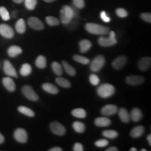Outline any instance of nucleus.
Instances as JSON below:
<instances>
[{"label": "nucleus", "instance_id": "nucleus-1", "mask_svg": "<svg viewBox=\"0 0 151 151\" xmlns=\"http://www.w3.org/2000/svg\"><path fill=\"white\" fill-rule=\"evenodd\" d=\"M85 29L88 32L93 34L103 35L109 33L108 27L95 23H87L85 25Z\"/></svg>", "mask_w": 151, "mask_h": 151}, {"label": "nucleus", "instance_id": "nucleus-2", "mask_svg": "<svg viewBox=\"0 0 151 151\" xmlns=\"http://www.w3.org/2000/svg\"><path fill=\"white\" fill-rule=\"evenodd\" d=\"M60 20L65 25H67L74 19V12L70 6H65L60 11Z\"/></svg>", "mask_w": 151, "mask_h": 151}, {"label": "nucleus", "instance_id": "nucleus-3", "mask_svg": "<svg viewBox=\"0 0 151 151\" xmlns=\"http://www.w3.org/2000/svg\"><path fill=\"white\" fill-rule=\"evenodd\" d=\"M97 93L100 97L108 98L114 94L115 88L109 83H104L97 88Z\"/></svg>", "mask_w": 151, "mask_h": 151}, {"label": "nucleus", "instance_id": "nucleus-4", "mask_svg": "<svg viewBox=\"0 0 151 151\" xmlns=\"http://www.w3.org/2000/svg\"><path fill=\"white\" fill-rule=\"evenodd\" d=\"M98 43L100 45L104 47H111L116 44L117 43V40L115 38V34L114 32L111 31L109 32V38H105L104 37L99 38L98 40Z\"/></svg>", "mask_w": 151, "mask_h": 151}, {"label": "nucleus", "instance_id": "nucleus-5", "mask_svg": "<svg viewBox=\"0 0 151 151\" xmlns=\"http://www.w3.org/2000/svg\"><path fill=\"white\" fill-rule=\"evenodd\" d=\"M105 63V59L102 55L96 57L90 64V69L93 72H97L103 68Z\"/></svg>", "mask_w": 151, "mask_h": 151}, {"label": "nucleus", "instance_id": "nucleus-6", "mask_svg": "<svg viewBox=\"0 0 151 151\" xmlns=\"http://www.w3.org/2000/svg\"><path fill=\"white\" fill-rule=\"evenodd\" d=\"M22 92L24 95L28 100L32 101H37L39 99L38 95L32 87L29 85H25L22 87Z\"/></svg>", "mask_w": 151, "mask_h": 151}, {"label": "nucleus", "instance_id": "nucleus-7", "mask_svg": "<svg viewBox=\"0 0 151 151\" xmlns=\"http://www.w3.org/2000/svg\"><path fill=\"white\" fill-rule=\"evenodd\" d=\"M50 129L53 133L57 135H65L66 130L65 127L57 122H53L50 125Z\"/></svg>", "mask_w": 151, "mask_h": 151}, {"label": "nucleus", "instance_id": "nucleus-8", "mask_svg": "<svg viewBox=\"0 0 151 151\" xmlns=\"http://www.w3.org/2000/svg\"><path fill=\"white\" fill-rule=\"evenodd\" d=\"M14 138L16 141L21 143H27L28 139L27 133L25 130L18 128L14 132Z\"/></svg>", "mask_w": 151, "mask_h": 151}, {"label": "nucleus", "instance_id": "nucleus-9", "mask_svg": "<svg viewBox=\"0 0 151 151\" xmlns=\"http://www.w3.org/2000/svg\"><path fill=\"white\" fill-rule=\"evenodd\" d=\"M0 34L5 38L11 39L14 36V32L10 26L2 24L0 25Z\"/></svg>", "mask_w": 151, "mask_h": 151}, {"label": "nucleus", "instance_id": "nucleus-10", "mask_svg": "<svg viewBox=\"0 0 151 151\" xmlns=\"http://www.w3.org/2000/svg\"><path fill=\"white\" fill-rule=\"evenodd\" d=\"M4 70L6 75L9 77H17L16 70L11 64V62L8 60H5L4 62Z\"/></svg>", "mask_w": 151, "mask_h": 151}, {"label": "nucleus", "instance_id": "nucleus-11", "mask_svg": "<svg viewBox=\"0 0 151 151\" xmlns=\"http://www.w3.org/2000/svg\"><path fill=\"white\" fill-rule=\"evenodd\" d=\"M125 81L129 85L138 86L144 82L145 78L141 76L132 75L127 77Z\"/></svg>", "mask_w": 151, "mask_h": 151}, {"label": "nucleus", "instance_id": "nucleus-12", "mask_svg": "<svg viewBox=\"0 0 151 151\" xmlns=\"http://www.w3.org/2000/svg\"><path fill=\"white\" fill-rule=\"evenodd\" d=\"M28 24L30 27L37 30H43L44 27L43 23L36 17H31L28 20Z\"/></svg>", "mask_w": 151, "mask_h": 151}, {"label": "nucleus", "instance_id": "nucleus-13", "mask_svg": "<svg viewBox=\"0 0 151 151\" xmlns=\"http://www.w3.org/2000/svg\"><path fill=\"white\" fill-rule=\"evenodd\" d=\"M127 57L124 55H120L114 60L112 62V66L113 67L114 69L116 70H119L124 67L125 65L127 64Z\"/></svg>", "mask_w": 151, "mask_h": 151}, {"label": "nucleus", "instance_id": "nucleus-14", "mask_svg": "<svg viewBox=\"0 0 151 151\" xmlns=\"http://www.w3.org/2000/svg\"><path fill=\"white\" fill-rule=\"evenodd\" d=\"M118 107L115 105H112V104H109L104 106L101 110V114L105 115V116H111L115 115V114L118 112Z\"/></svg>", "mask_w": 151, "mask_h": 151}, {"label": "nucleus", "instance_id": "nucleus-15", "mask_svg": "<svg viewBox=\"0 0 151 151\" xmlns=\"http://www.w3.org/2000/svg\"><path fill=\"white\" fill-rule=\"evenodd\" d=\"M2 83L6 88L10 92H14L15 90L16 86L14 80L11 77H6L2 79Z\"/></svg>", "mask_w": 151, "mask_h": 151}, {"label": "nucleus", "instance_id": "nucleus-16", "mask_svg": "<svg viewBox=\"0 0 151 151\" xmlns=\"http://www.w3.org/2000/svg\"><path fill=\"white\" fill-rule=\"evenodd\" d=\"M145 133V128L142 125H138L133 128L130 132V135L134 138H137L142 136Z\"/></svg>", "mask_w": 151, "mask_h": 151}, {"label": "nucleus", "instance_id": "nucleus-17", "mask_svg": "<svg viewBox=\"0 0 151 151\" xmlns=\"http://www.w3.org/2000/svg\"><path fill=\"white\" fill-rule=\"evenodd\" d=\"M151 59L150 57H143L140 59L138 63V67L140 70L145 71L148 69L151 65Z\"/></svg>", "mask_w": 151, "mask_h": 151}, {"label": "nucleus", "instance_id": "nucleus-18", "mask_svg": "<svg viewBox=\"0 0 151 151\" xmlns=\"http://www.w3.org/2000/svg\"><path fill=\"white\" fill-rule=\"evenodd\" d=\"M130 118L134 122H138L140 121L143 117V114L139 109L138 108H134L130 115Z\"/></svg>", "mask_w": 151, "mask_h": 151}, {"label": "nucleus", "instance_id": "nucleus-19", "mask_svg": "<svg viewBox=\"0 0 151 151\" xmlns=\"http://www.w3.org/2000/svg\"><path fill=\"white\" fill-rule=\"evenodd\" d=\"M111 120L106 117L97 118L95 120V124L99 127H106L111 124Z\"/></svg>", "mask_w": 151, "mask_h": 151}, {"label": "nucleus", "instance_id": "nucleus-20", "mask_svg": "<svg viewBox=\"0 0 151 151\" xmlns=\"http://www.w3.org/2000/svg\"><path fill=\"white\" fill-rule=\"evenodd\" d=\"M42 88L45 91L47 92L50 94L55 95L58 93V89L54 85L50 83H45L42 85Z\"/></svg>", "mask_w": 151, "mask_h": 151}, {"label": "nucleus", "instance_id": "nucleus-21", "mask_svg": "<svg viewBox=\"0 0 151 151\" xmlns=\"http://www.w3.org/2000/svg\"><path fill=\"white\" fill-rule=\"evenodd\" d=\"M22 52V48L17 45H12L7 50V53L9 55L12 57H15L16 56L20 55Z\"/></svg>", "mask_w": 151, "mask_h": 151}, {"label": "nucleus", "instance_id": "nucleus-22", "mask_svg": "<svg viewBox=\"0 0 151 151\" xmlns=\"http://www.w3.org/2000/svg\"><path fill=\"white\" fill-rule=\"evenodd\" d=\"M80 52L82 53H85L87 52L89 49L91 48V42L87 39L82 40L79 43Z\"/></svg>", "mask_w": 151, "mask_h": 151}, {"label": "nucleus", "instance_id": "nucleus-23", "mask_svg": "<svg viewBox=\"0 0 151 151\" xmlns=\"http://www.w3.org/2000/svg\"><path fill=\"white\" fill-rule=\"evenodd\" d=\"M119 116L121 121L125 123H129L130 120L129 114L124 108H122L119 110Z\"/></svg>", "mask_w": 151, "mask_h": 151}, {"label": "nucleus", "instance_id": "nucleus-24", "mask_svg": "<svg viewBox=\"0 0 151 151\" xmlns=\"http://www.w3.org/2000/svg\"><path fill=\"white\" fill-rule=\"evenodd\" d=\"M15 29L16 32L19 34H23L26 31V24L25 21L20 19L17 22H16L15 24Z\"/></svg>", "mask_w": 151, "mask_h": 151}, {"label": "nucleus", "instance_id": "nucleus-25", "mask_svg": "<svg viewBox=\"0 0 151 151\" xmlns=\"http://www.w3.org/2000/svg\"><path fill=\"white\" fill-rule=\"evenodd\" d=\"M72 115L77 118H85L87 114L83 109L76 108L72 111Z\"/></svg>", "mask_w": 151, "mask_h": 151}, {"label": "nucleus", "instance_id": "nucleus-26", "mask_svg": "<svg viewBox=\"0 0 151 151\" xmlns=\"http://www.w3.org/2000/svg\"><path fill=\"white\" fill-rule=\"evenodd\" d=\"M36 66L40 69H44L47 66V60L43 55H39L35 60Z\"/></svg>", "mask_w": 151, "mask_h": 151}, {"label": "nucleus", "instance_id": "nucleus-27", "mask_svg": "<svg viewBox=\"0 0 151 151\" xmlns=\"http://www.w3.org/2000/svg\"><path fill=\"white\" fill-rule=\"evenodd\" d=\"M32 71V66L29 63H24L21 67V69L20 70L21 75L24 77H27L30 75Z\"/></svg>", "mask_w": 151, "mask_h": 151}, {"label": "nucleus", "instance_id": "nucleus-28", "mask_svg": "<svg viewBox=\"0 0 151 151\" xmlns=\"http://www.w3.org/2000/svg\"><path fill=\"white\" fill-rule=\"evenodd\" d=\"M18 111L20 113L22 114L27 116L29 117H34L35 116V113L32 111V109L30 108H27L24 106H20L18 108Z\"/></svg>", "mask_w": 151, "mask_h": 151}, {"label": "nucleus", "instance_id": "nucleus-29", "mask_svg": "<svg viewBox=\"0 0 151 151\" xmlns=\"http://www.w3.org/2000/svg\"><path fill=\"white\" fill-rule=\"evenodd\" d=\"M55 82L59 86L64 88H69L71 85L70 81L63 77H57L55 79Z\"/></svg>", "mask_w": 151, "mask_h": 151}, {"label": "nucleus", "instance_id": "nucleus-30", "mask_svg": "<svg viewBox=\"0 0 151 151\" xmlns=\"http://www.w3.org/2000/svg\"><path fill=\"white\" fill-rule=\"evenodd\" d=\"M62 64L64 67V69L65 70V72L67 73V74H68L70 76H75L76 72L73 67H72L68 63H67L65 61H63Z\"/></svg>", "mask_w": 151, "mask_h": 151}, {"label": "nucleus", "instance_id": "nucleus-31", "mask_svg": "<svg viewBox=\"0 0 151 151\" xmlns=\"http://www.w3.org/2000/svg\"><path fill=\"white\" fill-rule=\"evenodd\" d=\"M74 130L77 133H83L85 130V125L80 122H75L72 124Z\"/></svg>", "mask_w": 151, "mask_h": 151}, {"label": "nucleus", "instance_id": "nucleus-32", "mask_svg": "<svg viewBox=\"0 0 151 151\" xmlns=\"http://www.w3.org/2000/svg\"><path fill=\"white\" fill-rule=\"evenodd\" d=\"M103 135L106 138L113 139L118 136V133L114 130H106L103 132Z\"/></svg>", "mask_w": 151, "mask_h": 151}, {"label": "nucleus", "instance_id": "nucleus-33", "mask_svg": "<svg viewBox=\"0 0 151 151\" xmlns=\"http://www.w3.org/2000/svg\"><path fill=\"white\" fill-rule=\"evenodd\" d=\"M52 70H53L54 73L56 75L60 76L62 75L63 69H62L61 65H60L59 63H58L57 62H53L52 64Z\"/></svg>", "mask_w": 151, "mask_h": 151}, {"label": "nucleus", "instance_id": "nucleus-34", "mask_svg": "<svg viewBox=\"0 0 151 151\" xmlns=\"http://www.w3.org/2000/svg\"><path fill=\"white\" fill-rule=\"evenodd\" d=\"M73 58L75 60L76 62L81 63V64H83V65H87L90 62V60L88 58H87L85 57L80 55H77V54L75 55L73 57Z\"/></svg>", "mask_w": 151, "mask_h": 151}, {"label": "nucleus", "instance_id": "nucleus-35", "mask_svg": "<svg viewBox=\"0 0 151 151\" xmlns=\"http://www.w3.org/2000/svg\"><path fill=\"white\" fill-rule=\"evenodd\" d=\"M0 16L4 21H8L10 19L9 12L5 7H0Z\"/></svg>", "mask_w": 151, "mask_h": 151}, {"label": "nucleus", "instance_id": "nucleus-36", "mask_svg": "<svg viewBox=\"0 0 151 151\" xmlns=\"http://www.w3.org/2000/svg\"><path fill=\"white\" fill-rule=\"evenodd\" d=\"M46 22L51 27L57 26L60 24L59 20L53 16H48L46 17Z\"/></svg>", "mask_w": 151, "mask_h": 151}, {"label": "nucleus", "instance_id": "nucleus-37", "mask_svg": "<svg viewBox=\"0 0 151 151\" xmlns=\"http://www.w3.org/2000/svg\"><path fill=\"white\" fill-rule=\"evenodd\" d=\"M24 2L25 7L29 10H34L37 4V0H24Z\"/></svg>", "mask_w": 151, "mask_h": 151}, {"label": "nucleus", "instance_id": "nucleus-38", "mask_svg": "<svg viewBox=\"0 0 151 151\" xmlns=\"http://www.w3.org/2000/svg\"><path fill=\"white\" fill-rule=\"evenodd\" d=\"M89 80H90V83L93 86H97L100 82V78L95 74H92L90 76Z\"/></svg>", "mask_w": 151, "mask_h": 151}, {"label": "nucleus", "instance_id": "nucleus-39", "mask_svg": "<svg viewBox=\"0 0 151 151\" xmlns=\"http://www.w3.org/2000/svg\"><path fill=\"white\" fill-rule=\"evenodd\" d=\"M73 5L78 9H82L85 7V4L84 0H73Z\"/></svg>", "mask_w": 151, "mask_h": 151}, {"label": "nucleus", "instance_id": "nucleus-40", "mask_svg": "<svg viewBox=\"0 0 151 151\" xmlns=\"http://www.w3.org/2000/svg\"><path fill=\"white\" fill-rule=\"evenodd\" d=\"M116 14L118 16L120 17H122V18L126 17L128 15V12L123 8L117 9L116 10Z\"/></svg>", "mask_w": 151, "mask_h": 151}, {"label": "nucleus", "instance_id": "nucleus-41", "mask_svg": "<svg viewBox=\"0 0 151 151\" xmlns=\"http://www.w3.org/2000/svg\"><path fill=\"white\" fill-rule=\"evenodd\" d=\"M95 145L98 147H105L106 146H108L109 145V142L106 139H99L95 142Z\"/></svg>", "mask_w": 151, "mask_h": 151}, {"label": "nucleus", "instance_id": "nucleus-42", "mask_svg": "<svg viewBox=\"0 0 151 151\" xmlns=\"http://www.w3.org/2000/svg\"><path fill=\"white\" fill-rule=\"evenodd\" d=\"M140 17L142 20L147 22H151V14L150 13H142L140 15Z\"/></svg>", "mask_w": 151, "mask_h": 151}, {"label": "nucleus", "instance_id": "nucleus-43", "mask_svg": "<svg viewBox=\"0 0 151 151\" xmlns=\"http://www.w3.org/2000/svg\"><path fill=\"white\" fill-rule=\"evenodd\" d=\"M100 17L103 20V22H109L111 20L109 16H107L105 11H102L100 13Z\"/></svg>", "mask_w": 151, "mask_h": 151}, {"label": "nucleus", "instance_id": "nucleus-44", "mask_svg": "<svg viewBox=\"0 0 151 151\" xmlns=\"http://www.w3.org/2000/svg\"><path fill=\"white\" fill-rule=\"evenodd\" d=\"M73 150L74 151H83L84 150L83 148V146L81 145V143H76L73 146Z\"/></svg>", "mask_w": 151, "mask_h": 151}, {"label": "nucleus", "instance_id": "nucleus-45", "mask_svg": "<svg viewBox=\"0 0 151 151\" xmlns=\"http://www.w3.org/2000/svg\"><path fill=\"white\" fill-rule=\"evenodd\" d=\"M49 151H62V149L61 148H60L59 147H55L53 148H52L50 149H49Z\"/></svg>", "mask_w": 151, "mask_h": 151}, {"label": "nucleus", "instance_id": "nucleus-46", "mask_svg": "<svg viewBox=\"0 0 151 151\" xmlns=\"http://www.w3.org/2000/svg\"><path fill=\"white\" fill-rule=\"evenodd\" d=\"M106 151H118V149L116 147H110L106 150Z\"/></svg>", "mask_w": 151, "mask_h": 151}, {"label": "nucleus", "instance_id": "nucleus-47", "mask_svg": "<svg viewBox=\"0 0 151 151\" xmlns=\"http://www.w3.org/2000/svg\"><path fill=\"white\" fill-rule=\"evenodd\" d=\"M5 141V137H4V135H2L1 133H0V145L4 143Z\"/></svg>", "mask_w": 151, "mask_h": 151}, {"label": "nucleus", "instance_id": "nucleus-48", "mask_svg": "<svg viewBox=\"0 0 151 151\" xmlns=\"http://www.w3.org/2000/svg\"><path fill=\"white\" fill-rule=\"evenodd\" d=\"M147 139L148 140V143H149V145H150V146H151V134H149V135H148L147 136Z\"/></svg>", "mask_w": 151, "mask_h": 151}, {"label": "nucleus", "instance_id": "nucleus-49", "mask_svg": "<svg viewBox=\"0 0 151 151\" xmlns=\"http://www.w3.org/2000/svg\"><path fill=\"white\" fill-rule=\"evenodd\" d=\"M17 11H14L12 13V16L14 17V18H16L17 16Z\"/></svg>", "mask_w": 151, "mask_h": 151}, {"label": "nucleus", "instance_id": "nucleus-50", "mask_svg": "<svg viewBox=\"0 0 151 151\" xmlns=\"http://www.w3.org/2000/svg\"><path fill=\"white\" fill-rule=\"evenodd\" d=\"M24 0H13L14 2H15L16 4H21Z\"/></svg>", "mask_w": 151, "mask_h": 151}, {"label": "nucleus", "instance_id": "nucleus-51", "mask_svg": "<svg viewBox=\"0 0 151 151\" xmlns=\"http://www.w3.org/2000/svg\"><path fill=\"white\" fill-rule=\"evenodd\" d=\"M44 1L47 2H53L54 1H55L56 0H44Z\"/></svg>", "mask_w": 151, "mask_h": 151}, {"label": "nucleus", "instance_id": "nucleus-52", "mask_svg": "<svg viewBox=\"0 0 151 151\" xmlns=\"http://www.w3.org/2000/svg\"><path fill=\"white\" fill-rule=\"evenodd\" d=\"M130 151H137V150L134 148V147H133V148H131L130 149Z\"/></svg>", "mask_w": 151, "mask_h": 151}, {"label": "nucleus", "instance_id": "nucleus-53", "mask_svg": "<svg viewBox=\"0 0 151 151\" xmlns=\"http://www.w3.org/2000/svg\"><path fill=\"white\" fill-rule=\"evenodd\" d=\"M141 151H147V150L145 149V148H142V149L141 150Z\"/></svg>", "mask_w": 151, "mask_h": 151}]
</instances>
